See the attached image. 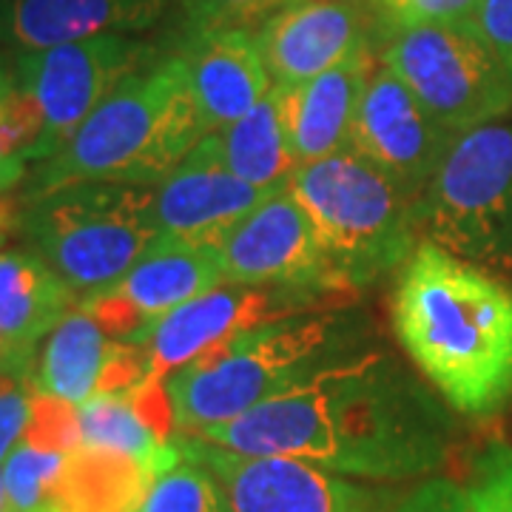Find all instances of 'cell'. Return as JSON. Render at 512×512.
Segmentation results:
<instances>
[{"label": "cell", "instance_id": "cell-18", "mask_svg": "<svg viewBox=\"0 0 512 512\" xmlns=\"http://www.w3.org/2000/svg\"><path fill=\"white\" fill-rule=\"evenodd\" d=\"M171 0H0V46L49 49L94 35H137L163 20Z\"/></svg>", "mask_w": 512, "mask_h": 512}, {"label": "cell", "instance_id": "cell-28", "mask_svg": "<svg viewBox=\"0 0 512 512\" xmlns=\"http://www.w3.org/2000/svg\"><path fill=\"white\" fill-rule=\"evenodd\" d=\"M291 0H183L185 37L217 32V29H248L254 20L271 18Z\"/></svg>", "mask_w": 512, "mask_h": 512}, {"label": "cell", "instance_id": "cell-11", "mask_svg": "<svg viewBox=\"0 0 512 512\" xmlns=\"http://www.w3.org/2000/svg\"><path fill=\"white\" fill-rule=\"evenodd\" d=\"M328 299L336 296L291 288L220 285L148 322L146 328L128 336L126 345L143 350L154 379L163 382L168 373L194 362L205 350L217 348L245 330L274 322L279 316L325 308Z\"/></svg>", "mask_w": 512, "mask_h": 512}, {"label": "cell", "instance_id": "cell-6", "mask_svg": "<svg viewBox=\"0 0 512 512\" xmlns=\"http://www.w3.org/2000/svg\"><path fill=\"white\" fill-rule=\"evenodd\" d=\"M26 202L29 248L83 302L111 291L160 234L154 185L72 183Z\"/></svg>", "mask_w": 512, "mask_h": 512}, {"label": "cell", "instance_id": "cell-33", "mask_svg": "<svg viewBox=\"0 0 512 512\" xmlns=\"http://www.w3.org/2000/svg\"><path fill=\"white\" fill-rule=\"evenodd\" d=\"M15 225H18V217H15L12 202L0 200V251H3V242L9 239V234H12V228H15Z\"/></svg>", "mask_w": 512, "mask_h": 512}, {"label": "cell", "instance_id": "cell-9", "mask_svg": "<svg viewBox=\"0 0 512 512\" xmlns=\"http://www.w3.org/2000/svg\"><path fill=\"white\" fill-rule=\"evenodd\" d=\"M154 60V46L134 35H94L49 49L15 52V80L40 117L32 163L57 154L123 80Z\"/></svg>", "mask_w": 512, "mask_h": 512}, {"label": "cell", "instance_id": "cell-5", "mask_svg": "<svg viewBox=\"0 0 512 512\" xmlns=\"http://www.w3.org/2000/svg\"><path fill=\"white\" fill-rule=\"evenodd\" d=\"M288 188L311 217L333 293L382 282L419 245L416 200L353 151L299 165Z\"/></svg>", "mask_w": 512, "mask_h": 512}, {"label": "cell", "instance_id": "cell-26", "mask_svg": "<svg viewBox=\"0 0 512 512\" xmlns=\"http://www.w3.org/2000/svg\"><path fill=\"white\" fill-rule=\"evenodd\" d=\"M353 3L373 26L376 37L390 43L393 37L421 26L473 20L481 0H353Z\"/></svg>", "mask_w": 512, "mask_h": 512}, {"label": "cell", "instance_id": "cell-34", "mask_svg": "<svg viewBox=\"0 0 512 512\" xmlns=\"http://www.w3.org/2000/svg\"><path fill=\"white\" fill-rule=\"evenodd\" d=\"M0 512H6V490H3V476H0Z\"/></svg>", "mask_w": 512, "mask_h": 512}, {"label": "cell", "instance_id": "cell-8", "mask_svg": "<svg viewBox=\"0 0 512 512\" xmlns=\"http://www.w3.org/2000/svg\"><path fill=\"white\" fill-rule=\"evenodd\" d=\"M379 60L456 134L512 114V83L473 20L404 32Z\"/></svg>", "mask_w": 512, "mask_h": 512}, {"label": "cell", "instance_id": "cell-24", "mask_svg": "<svg viewBox=\"0 0 512 512\" xmlns=\"http://www.w3.org/2000/svg\"><path fill=\"white\" fill-rule=\"evenodd\" d=\"M183 456V453H180ZM131 512H234L217 476L200 461L183 456L154 476Z\"/></svg>", "mask_w": 512, "mask_h": 512}, {"label": "cell", "instance_id": "cell-1", "mask_svg": "<svg viewBox=\"0 0 512 512\" xmlns=\"http://www.w3.org/2000/svg\"><path fill=\"white\" fill-rule=\"evenodd\" d=\"M197 439L248 456H288L396 484L433 476L450 453L441 396L396 353L373 348Z\"/></svg>", "mask_w": 512, "mask_h": 512}, {"label": "cell", "instance_id": "cell-14", "mask_svg": "<svg viewBox=\"0 0 512 512\" xmlns=\"http://www.w3.org/2000/svg\"><path fill=\"white\" fill-rule=\"evenodd\" d=\"M220 285H225V268L217 242L157 234L134 268L83 308L94 313L111 339L126 342L148 322Z\"/></svg>", "mask_w": 512, "mask_h": 512}, {"label": "cell", "instance_id": "cell-25", "mask_svg": "<svg viewBox=\"0 0 512 512\" xmlns=\"http://www.w3.org/2000/svg\"><path fill=\"white\" fill-rule=\"evenodd\" d=\"M40 137V117L20 92L12 60L0 55V191L23 180L26 163L35 157Z\"/></svg>", "mask_w": 512, "mask_h": 512}, {"label": "cell", "instance_id": "cell-3", "mask_svg": "<svg viewBox=\"0 0 512 512\" xmlns=\"http://www.w3.org/2000/svg\"><path fill=\"white\" fill-rule=\"evenodd\" d=\"M373 348V322L362 308L325 305L279 316L165 376L171 427L202 436Z\"/></svg>", "mask_w": 512, "mask_h": 512}, {"label": "cell", "instance_id": "cell-32", "mask_svg": "<svg viewBox=\"0 0 512 512\" xmlns=\"http://www.w3.org/2000/svg\"><path fill=\"white\" fill-rule=\"evenodd\" d=\"M32 370V359L20 356L18 350L9 348V342L0 336V376H9V379H26Z\"/></svg>", "mask_w": 512, "mask_h": 512}, {"label": "cell", "instance_id": "cell-7", "mask_svg": "<svg viewBox=\"0 0 512 512\" xmlns=\"http://www.w3.org/2000/svg\"><path fill=\"white\" fill-rule=\"evenodd\" d=\"M421 239L490 274H512V126L458 134L416 200Z\"/></svg>", "mask_w": 512, "mask_h": 512}, {"label": "cell", "instance_id": "cell-16", "mask_svg": "<svg viewBox=\"0 0 512 512\" xmlns=\"http://www.w3.org/2000/svg\"><path fill=\"white\" fill-rule=\"evenodd\" d=\"M276 191L242 183L220 157L217 137L205 134L163 183L154 185V220L160 234L217 242Z\"/></svg>", "mask_w": 512, "mask_h": 512}, {"label": "cell", "instance_id": "cell-15", "mask_svg": "<svg viewBox=\"0 0 512 512\" xmlns=\"http://www.w3.org/2000/svg\"><path fill=\"white\" fill-rule=\"evenodd\" d=\"M256 43L282 89L308 83L370 46L367 20L353 0H291L259 26Z\"/></svg>", "mask_w": 512, "mask_h": 512}, {"label": "cell", "instance_id": "cell-4", "mask_svg": "<svg viewBox=\"0 0 512 512\" xmlns=\"http://www.w3.org/2000/svg\"><path fill=\"white\" fill-rule=\"evenodd\" d=\"M205 137L180 55L131 74L69 143L35 165L26 200L72 183L160 185Z\"/></svg>", "mask_w": 512, "mask_h": 512}, {"label": "cell", "instance_id": "cell-17", "mask_svg": "<svg viewBox=\"0 0 512 512\" xmlns=\"http://www.w3.org/2000/svg\"><path fill=\"white\" fill-rule=\"evenodd\" d=\"M177 55L183 57L205 134L231 126L274 89L251 29H217L185 37Z\"/></svg>", "mask_w": 512, "mask_h": 512}, {"label": "cell", "instance_id": "cell-29", "mask_svg": "<svg viewBox=\"0 0 512 512\" xmlns=\"http://www.w3.org/2000/svg\"><path fill=\"white\" fill-rule=\"evenodd\" d=\"M32 410H35V387H26V379L0 376V464L26 439Z\"/></svg>", "mask_w": 512, "mask_h": 512}, {"label": "cell", "instance_id": "cell-22", "mask_svg": "<svg viewBox=\"0 0 512 512\" xmlns=\"http://www.w3.org/2000/svg\"><path fill=\"white\" fill-rule=\"evenodd\" d=\"M214 137L225 168L237 174L242 183L262 191L285 188L299 168L293 157L285 100L279 86H274L265 100H259L254 109L231 126L214 131Z\"/></svg>", "mask_w": 512, "mask_h": 512}, {"label": "cell", "instance_id": "cell-21", "mask_svg": "<svg viewBox=\"0 0 512 512\" xmlns=\"http://www.w3.org/2000/svg\"><path fill=\"white\" fill-rule=\"evenodd\" d=\"M114 348L117 339H111L92 311H69L46 336L32 387L40 396L80 407L100 393Z\"/></svg>", "mask_w": 512, "mask_h": 512}, {"label": "cell", "instance_id": "cell-27", "mask_svg": "<svg viewBox=\"0 0 512 512\" xmlns=\"http://www.w3.org/2000/svg\"><path fill=\"white\" fill-rule=\"evenodd\" d=\"M464 487L470 512H512V444L490 441L473 461Z\"/></svg>", "mask_w": 512, "mask_h": 512}, {"label": "cell", "instance_id": "cell-12", "mask_svg": "<svg viewBox=\"0 0 512 512\" xmlns=\"http://www.w3.org/2000/svg\"><path fill=\"white\" fill-rule=\"evenodd\" d=\"M456 137V131L439 123L421 106L419 97L379 63L356 111L348 151L379 168L404 194L419 200L439 174Z\"/></svg>", "mask_w": 512, "mask_h": 512}, {"label": "cell", "instance_id": "cell-30", "mask_svg": "<svg viewBox=\"0 0 512 512\" xmlns=\"http://www.w3.org/2000/svg\"><path fill=\"white\" fill-rule=\"evenodd\" d=\"M473 26L487 40L512 83V0H481L473 15Z\"/></svg>", "mask_w": 512, "mask_h": 512}, {"label": "cell", "instance_id": "cell-23", "mask_svg": "<svg viewBox=\"0 0 512 512\" xmlns=\"http://www.w3.org/2000/svg\"><path fill=\"white\" fill-rule=\"evenodd\" d=\"M74 453L20 441L0 464L6 512H77L72 495Z\"/></svg>", "mask_w": 512, "mask_h": 512}, {"label": "cell", "instance_id": "cell-19", "mask_svg": "<svg viewBox=\"0 0 512 512\" xmlns=\"http://www.w3.org/2000/svg\"><path fill=\"white\" fill-rule=\"evenodd\" d=\"M373 74V52L370 46L359 49L345 63L330 72L282 89L285 120L291 134L293 157L299 165L328 160L339 151H348L356 111Z\"/></svg>", "mask_w": 512, "mask_h": 512}, {"label": "cell", "instance_id": "cell-31", "mask_svg": "<svg viewBox=\"0 0 512 512\" xmlns=\"http://www.w3.org/2000/svg\"><path fill=\"white\" fill-rule=\"evenodd\" d=\"M396 512H470V495L450 478H427L413 493H404Z\"/></svg>", "mask_w": 512, "mask_h": 512}, {"label": "cell", "instance_id": "cell-20", "mask_svg": "<svg viewBox=\"0 0 512 512\" xmlns=\"http://www.w3.org/2000/svg\"><path fill=\"white\" fill-rule=\"evenodd\" d=\"M72 288L32 251H0V336L20 356L35 348L72 311Z\"/></svg>", "mask_w": 512, "mask_h": 512}, {"label": "cell", "instance_id": "cell-13", "mask_svg": "<svg viewBox=\"0 0 512 512\" xmlns=\"http://www.w3.org/2000/svg\"><path fill=\"white\" fill-rule=\"evenodd\" d=\"M225 285L291 288L342 296L328 285V265L302 202L285 185L220 239Z\"/></svg>", "mask_w": 512, "mask_h": 512}, {"label": "cell", "instance_id": "cell-10", "mask_svg": "<svg viewBox=\"0 0 512 512\" xmlns=\"http://www.w3.org/2000/svg\"><path fill=\"white\" fill-rule=\"evenodd\" d=\"M180 453L208 467L234 512H396L404 495L288 456H248L180 436Z\"/></svg>", "mask_w": 512, "mask_h": 512}, {"label": "cell", "instance_id": "cell-2", "mask_svg": "<svg viewBox=\"0 0 512 512\" xmlns=\"http://www.w3.org/2000/svg\"><path fill=\"white\" fill-rule=\"evenodd\" d=\"M393 330L450 410L493 419L512 404V291L495 274L419 239L393 291Z\"/></svg>", "mask_w": 512, "mask_h": 512}]
</instances>
